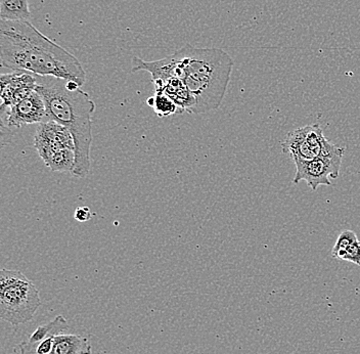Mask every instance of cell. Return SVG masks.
Instances as JSON below:
<instances>
[{
	"mask_svg": "<svg viewBox=\"0 0 360 354\" xmlns=\"http://www.w3.org/2000/svg\"><path fill=\"white\" fill-rule=\"evenodd\" d=\"M155 91H163L164 94H167L169 98L176 103L180 112L193 114L195 107V99L180 79L170 78L163 85L155 89Z\"/></svg>",
	"mask_w": 360,
	"mask_h": 354,
	"instance_id": "10",
	"label": "cell"
},
{
	"mask_svg": "<svg viewBox=\"0 0 360 354\" xmlns=\"http://www.w3.org/2000/svg\"><path fill=\"white\" fill-rule=\"evenodd\" d=\"M339 260L349 261L360 266V241L357 240L350 244L340 256Z\"/></svg>",
	"mask_w": 360,
	"mask_h": 354,
	"instance_id": "16",
	"label": "cell"
},
{
	"mask_svg": "<svg viewBox=\"0 0 360 354\" xmlns=\"http://www.w3.org/2000/svg\"><path fill=\"white\" fill-rule=\"evenodd\" d=\"M41 305L39 291L19 270L0 272V317L13 326L33 319Z\"/></svg>",
	"mask_w": 360,
	"mask_h": 354,
	"instance_id": "4",
	"label": "cell"
},
{
	"mask_svg": "<svg viewBox=\"0 0 360 354\" xmlns=\"http://www.w3.org/2000/svg\"><path fill=\"white\" fill-rule=\"evenodd\" d=\"M339 146L330 143L319 124L303 126L288 133L281 150L292 158L294 163L310 161L319 156L335 152Z\"/></svg>",
	"mask_w": 360,
	"mask_h": 354,
	"instance_id": "5",
	"label": "cell"
},
{
	"mask_svg": "<svg viewBox=\"0 0 360 354\" xmlns=\"http://www.w3.org/2000/svg\"><path fill=\"white\" fill-rule=\"evenodd\" d=\"M51 354H91V344L82 336L60 334L55 337Z\"/></svg>",
	"mask_w": 360,
	"mask_h": 354,
	"instance_id": "11",
	"label": "cell"
},
{
	"mask_svg": "<svg viewBox=\"0 0 360 354\" xmlns=\"http://www.w3.org/2000/svg\"><path fill=\"white\" fill-rule=\"evenodd\" d=\"M36 81V90L44 99L49 120L66 127L73 137L76 161L72 175L86 177L91 166V116L96 111V103L74 81L38 75Z\"/></svg>",
	"mask_w": 360,
	"mask_h": 354,
	"instance_id": "2",
	"label": "cell"
},
{
	"mask_svg": "<svg viewBox=\"0 0 360 354\" xmlns=\"http://www.w3.org/2000/svg\"><path fill=\"white\" fill-rule=\"evenodd\" d=\"M1 111L19 103L28 96L37 87L36 75L27 72L13 71L2 74L1 78Z\"/></svg>",
	"mask_w": 360,
	"mask_h": 354,
	"instance_id": "9",
	"label": "cell"
},
{
	"mask_svg": "<svg viewBox=\"0 0 360 354\" xmlns=\"http://www.w3.org/2000/svg\"><path fill=\"white\" fill-rule=\"evenodd\" d=\"M74 216H75V220H78V222H89L90 218H91V212H90L89 208H87V207H79V208L76 209Z\"/></svg>",
	"mask_w": 360,
	"mask_h": 354,
	"instance_id": "17",
	"label": "cell"
},
{
	"mask_svg": "<svg viewBox=\"0 0 360 354\" xmlns=\"http://www.w3.org/2000/svg\"><path fill=\"white\" fill-rule=\"evenodd\" d=\"M357 240H359V238H357L356 234H355L354 232L350 231V229H345V231L342 232V233L339 234V236H338L336 244H335L334 247H333L332 256L339 260L340 256L345 251L346 248H347L350 244Z\"/></svg>",
	"mask_w": 360,
	"mask_h": 354,
	"instance_id": "15",
	"label": "cell"
},
{
	"mask_svg": "<svg viewBox=\"0 0 360 354\" xmlns=\"http://www.w3.org/2000/svg\"><path fill=\"white\" fill-rule=\"evenodd\" d=\"M68 330H69V324L67 320L63 315H58L53 321L38 327L27 342L30 344L39 343L46 338L64 334Z\"/></svg>",
	"mask_w": 360,
	"mask_h": 354,
	"instance_id": "13",
	"label": "cell"
},
{
	"mask_svg": "<svg viewBox=\"0 0 360 354\" xmlns=\"http://www.w3.org/2000/svg\"><path fill=\"white\" fill-rule=\"evenodd\" d=\"M146 103L154 109L155 113L160 118H167L175 114H181L179 108L167 94L163 91H155L154 96L146 100Z\"/></svg>",
	"mask_w": 360,
	"mask_h": 354,
	"instance_id": "14",
	"label": "cell"
},
{
	"mask_svg": "<svg viewBox=\"0 0 360 354\" xmlns=\"http://www.w3.org/2000/svg\"><path fill=\"white\" fill-rule=\"evenodd\" d=\"M345 148L339 146L335 152L326 156H319L310 161L297 162L296 173L292 184L306 182L312 191L321 186H333L330 178L339 177Z\"/></svg>",
	"mask_w": 360,
	"mask_h": 354,
	"instance_id": "6",
	"label": "cell"
},
{
	"mask_svg": "<svg viewBox=\"0 0 360 354\" xmlns=\"http://www.w3.org/2000/svg\"><path fill=\"white\" fill-rule=\"evenodd\" d=\"M49 120L44 99L36 89L19 103L1 111L2 128H8V130Z\"/></svg>",
	"mask_w": 360,
	"mask_h": 354,
	"instance_id": "7",
	"label": "cell"
},
{
	"mask_svg": "<svg viewBox=\"0 0 360 354\" xmlns=\"http://www.w3.org/2000/svg\"><path fill=\"white\" fill-rule=\"evenodd\" d=\"M34 148L46 163L51 157L62 151L75 150V144L71 132L66 127L49 120L38 124L34 135Z\"/></svg>",
	"mask_w": 360,
	"mask_h": 354,
	"instance_id": "8",
	"label": "cell"
},
{
	"mask_svg": "<svg viewBox=\"0 0 360 354\" xmlns=\"http://www.w3.org/2000/svg\"><path fill=\"white\" fill-rule=\"evenodd\" d=\"M0 17L4 21H29V0H0Z\"/></svg>",
	"mask_w": 360,
	"mask_h": 354,
	"instance_id": "12",
	"label": "cell"
},
{
	"mask_svg": "<svg viewBox=\"0 0 360 354\" xmlns=\"http://www.w3.org/2000/svg\"><path fill=\"white\" fill-rule=\"evenodd\" d=\"M0 58L11 71L74 81L81 87L86 81L80 61L29 21H0Z\"/></svg>",
	"mask_w": 360,
	"mask_h": 354,
	"instance_id": "1",
	"label": "cell"
},
{
	"mask_svg": "<svg viewBox=\"0 0 360 354\" xmlns=\"http://www.w3.org/2000/svg\"><path fill=\"white\" fill-rule=\"evenodd\" d=\"M174 76L180 79L195 99L193 114L217 110L231 82L233 61L220 49H200L191 44L172 56Z\"/></svg>",
	"mask_w": 360,
	"mask_h": 354,
	"instance_id": "3",
	"label": "cell"
}]
</instances>
